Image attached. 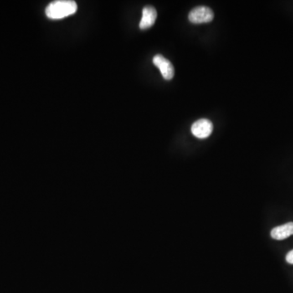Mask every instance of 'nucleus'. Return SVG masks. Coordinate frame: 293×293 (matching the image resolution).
<instances>
[{"label":"nucleus","instance_id":"7","mask_svg":"<svg viewBox=\"0 0 293 293\" xmlns=\"http://www.w3.org/2000/svg\"><path fill=\"white\" fill-rule=\"evenodd\" d=\"M286 261L289 264H293V250L290 251L286 256Z\"/></svg>","mask_w":293,"mask_h":293},{"label":"nucleus","instance_id":"5","mask_svg":"<svg viewBox=\"0 0 293 293\" xmlns=\"http://www.w3.org/2000/svg\"><path fill=\"white\" fill-rule=\"evenodd\" d=\"M157 18V12L152 6H146L143 9V15L140 22V29H146L153 26Z\"/></svg>","mask_w":293,"mask_h":293},{"label":"nucleus","instance_id":"6","mask_svg":"<svg viewBox=\"0 0 293 293\" xmlns=\"http://www.w3.org/2000/svg\"><path fill=\"white\" fill-rule=\"evenodd\" d=\"M293 234V222H288L286 224L274 227L270 232L272 238L276 240H283Z\"/></svg>","mask_w":293,"mask_h":293},{"label":"nucleus","instance_id":"1","mask_svg":"<svg viewBox=\"0 0 293 293\" xmlns=\"http://www.w3.org/2000/svg\"><path fill=\"white\" fill-rule=\"evenodd\" d=\"M78 5L73 0H57L52 2L46 8V15L50 19H62L74 14Z\"/></svg>","mask_w":293,"mask_h":293},{"label":"nucleus","instance_id":"3","mask_svg":"<svg viewBox=\"0 0 293 293\" xmlns=\"http://www.w3.org/2000/svg\"><path fill=\"white\" fill-rule=\"evenodd\" d=\"M213 123L207 119H200L193 123L191 130L194 136L198 139H206L213 132Z\"/></svg>","mask_w":293,"mask_h":293},{"label":"nucleus","instance_id":"4","mask_svg":"<svg viewBox=\"0 0 293 293\" xmlns=\"http://www.w3.org/2000/svg\"><path fill=\"white\" fill-rule=\"evenodd\" d=\"M153 64L161 71V75L166 80H171L175 75V68L171 62L161 55H156L152 59Z\"/></svg>","mask_w":293,"mask_h":293},{"label":"nucleus","instance_id":"2","mask_svg":"<svg viewBox=\"0 0 293 293\" xmlns=\"http://www.w3.org/2000/svg\"><path fill=\"white\" fill-rule=\"evenodd\" d=\"M214 14L211 8L205 6H199L195 7L190 12L188 19L192 24H202L212 22Z\"/></svg>","mask_w":293,"mask_h":293}]
</instances>
